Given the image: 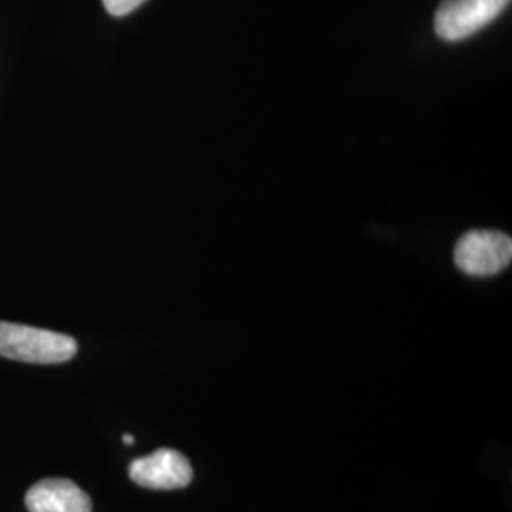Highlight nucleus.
I'll return each mask as SVG.
<instances>
[{
  "instance_id": "5",
  "label": "nucleus",
  "mask_w": 512,
  "mask_h": 512,
  "mask_svg": "<svg viewBox=\"0 0 512 512\" xmlns=\"http://www.w3.org/2000/svg\"><path fill=\"white\" fill-rule=\"evenodd\" d=\"M29 512H92V499L67 478L40 480L25 495Z\"/></svg>"
},
{
  "instance_id": "1",
  "label": "nucleus",
  "mask_w": 512,
  "mask_h": 512,
  "mask_svg": "<svg viewBox=\"0 0 512 512\" xmlns=\"http://www.w3.org/2000/svg\"><path fill=\"white\" fill-rule=\"evenodd\" d=\"M76 351L73 336L0 321V357L31 365H59L71 361Z\"/></svg>"
},
{
  "instance_id": "4",
  "label": "nucleus",
  "mask_w": 512,
  "mask_h": 512,
  "mask_svg": "<svg viewBox=\"0 0 512 512\" xmlns=\"http://www.w3.org/2000/svg\"><path fill=\"white\" fill-rule=\"evenodd\" d=\"M192 465L177 450L160 448L129 463V478L148 490H181L192 482Z\"/></svg>"
},
{
  "instance_id": "3",
  "label": "nucleus",
  "mask_w": 512,
  "mask_h": 512,
  "mask_svg": "<svg viewBox=\"0 0 512 512\" xmlns=\"http://www.w3.org/2000/svg\"><path fill=\"white\" fill-rule=\"evenodd\" d=\"M511 0H444L435 14V33L446 42L473 37L499 18Z\"/></svg>"
},
{
  "instance_id": "6",
  "label": "nucleus",
  "mask_w": 512,
  "mask_h": 512,
  "mask_svg": "<svg viewBox=\"0 0 512 512\" xmlns=\"http://www.w3.org/2000/svg\"><path fill=\"white\" fill-rule=\"evenodd\" d=\"M145 0H103L105 10L114 18L128 16L133 10H137Z\"/></svg>"
},
{
  "instance_id": "2",
  "label": "nucleus",
  "mask_w": 512,
  "mask_h": 512,
  "mask_svg": "<svg viewBox=\"0 0 512 512\" xmlns=\"http://www.w3.org/2000/svg\"><path fill=\"white\" fill-rule=\"evenodd\" d=\"M454 260L467 275H497L511 264L512 239L495 230H471L459 238Z\"/></svg>"
},
{
  "instance_id": "7",
  "label": "nucleus",
  "mask_w": 512,
  "mask_h": 512,
  "mask_svg": "<svg viewBox=\"0 0 512 512\" xmlns=\"http://www.w3.org/2000/svg\"><path fill=\"white\" fill-rule=\"evenodd\" d=\"M124 442H126V444H128V446H131V444H133V442H135V439H133V437H131V435H124Z\"/></svg>"
}]
</instances>
